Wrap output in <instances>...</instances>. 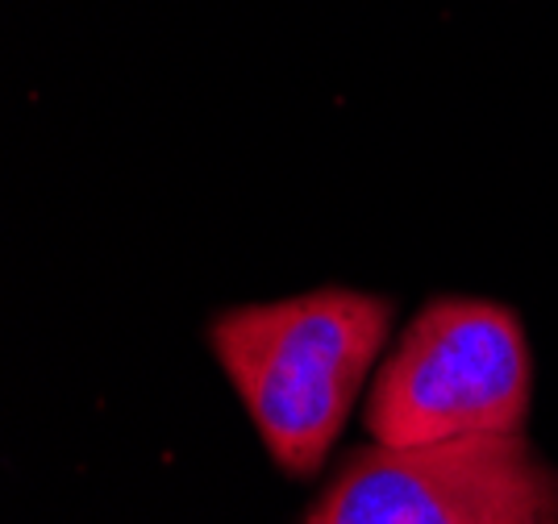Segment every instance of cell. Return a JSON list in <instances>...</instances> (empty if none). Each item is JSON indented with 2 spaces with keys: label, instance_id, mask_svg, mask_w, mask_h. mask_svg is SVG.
<instances>
[{
  "label": "cell",
  "instance_id": "3",
  "mask_svg": "<svg viewBox=\"0 0 558 524\" xmlns=\"http://www.w3.org/2000/svg\"><path fill=\"white\" fill-rule=\"evenodd\" d=\"M304 524H558V471L521 434L359 450Z\"/></svg>",
  "mask_w": 558,
  "mask_h": 524
},
{
  "label": "cell",
  "instance_id": "2",
  "mask_svg": "<svg viewBox=\"0 0 558 524\" xmlns=\"http://www.w3.org/2000/svg\"><path fill=\"white\" fill-rule=\"evenodd\" d=\"M530 391V342L505 304L434 300L379 366L363 425L379 446L521 434Z\"/></svg>",
  "mask_w": 558,
  "mask_h": 524
},
{
  "label": "cell",
  "instance_id": "1",
  "mask_svg": "<svg viewBox=\"0 0 558 524\" xmlns=\"http://www.w3.org/2000/svg\"><path fill=\"white\" fill-rule=\"evenodd\" d=\"M388 329L392 300L350 288L246 304L213 320V354L283 475L322 471Z\"/></svg>",
  "mask_w": 558,
  "mask_h": 524
}]
</instances>
